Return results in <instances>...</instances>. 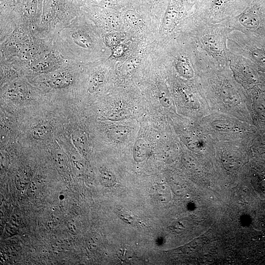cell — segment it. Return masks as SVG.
Segmentation results:
<instances>
[{"label":"cell","instance_id":"7","mask_svg":"<svg viewBox=\"0 0 265 265\" xmlns=\"http://www.w3.org/2000/svg\"><path fill=\"white\" fill-rule=\"evenodd\" d=\"M123 0H79L80 7L88 6L102 8L117 7Z\"/></svg>","mask_w":265,"mask_h":265},{"label":"cell","instance_id":"8","mask_svg":"<svg viewBox=\"0 0 265 265\" xmlns=\"http://www.w3.org/2000/svg\"><path fill=\"white\" fill-rule=\"evenodd\" d=\"M74 145L80 152L85 151L87 145V139L85 132L80 129L74 130L71 134Z\"/></svg>","mask_w":265,"mask_h":265},{"label":"cell","instance_id":"23","mask_svg":"<svg viewBox=\"0 0 265 265\" xmlns=\"http://www.w3.org/2000/svg\"><path fill=\"white\" fill-rule=\"evenodd\" d=\"M53 159L58 167L60 169L65 168L67 160L65 155L61 151H56L53 155Z\"/></svg>","mask_w":265,"mask_h":265},{"label":"cell","instance_id":"6","mask_svg":"<svg viewBox=\"0 0 265 265\" xmlns=\"http://www.w3.org/2000/svg\"><path fill=\"white\" fill-rule=\"evenodd\" d=\"M124 17L128 24L135 29H141L144 26L141 15L133 8H128L124 12Z\"/></svg>","mask_w":265,"mask_h":265},{"label":"cell","instance_id":"3","mask_svg":"<svg viewBox=\"0 0 265 265\" xmlns=\"http://www.w3.org/2000/svg\"><path fill=\"white\" fill-rule=\"evenodd\" d=\"M183 8L182 0H168L161 24L163 31H170L175 27L182 13Z\"/></svg>","mask_w":265,"mask_h":265},{"label":"cell","instance_id":"5","mask_svg":"<svg viewBox=\"0 0 265 265\" xmlns=\"http://www.w3.org/2000/svg\"><path fill=\"white\" fill-rule=\"evenodd\" d=\"M73 77L70 71H63L51 75L48 80L49 86L55 89H61L70 85Z\"/></svg>","mask_w":265,"mask_h":265},{"label":"cell","instance_id":"11","mask_svg":"<svg viewBox=\"0 0 265 265\" xmlns=\"http://www.w3.org/2000/svg\"><path fill=\"white\" fill-rule=\"evenodd\" d=\"M222 162L226 169L233 170L237 169L240 165L241 159L237 154L227 152L223 156Z\"/></svg>","mask_w":265,"mask_h":265},{"label":"cell","instance_id":"22","mask_svg":"<svg viewBox=\"0 0 265 265\" xmlns=\"http://www.w3.org/2000/svg\"><path fill=\"white\" fill-rule=\"evenodd\" d=\"M16 0H0V17L8 16L11 12Z\"/></svg>","mask_w":265,"mask_h":265},{"label":"cell","instance_id":"24","mask_svg":"<svg viewBox=\"0 0 265 265\" xmlns=\"http://www.w3.org/2000/svg\"><path fill=\"white\" fill-rule=\"evenodd\" d=\"M104 43L108 47H111L117 45L118 36L115 33L108 32L104 36Z\"/></svg>","mask_w":265,"mask_h":265},{"label":"cell","instance_id":"31","mask_svg":"<svg viewBox=\"0 0 265 265\" xmlns=\"http://www.w3.org/2000/svg\"><path fill=\"white\" fill-rule=\"evenodd\" d=\"M148 3L152 5H158L160 3L162 0H146Z\"/></svg>","mask_w":265,"mask_h":265},{"label":"cell","instance_id":"10","mask_svg":"<svg viewBox=\"0 0 265 265\" xmlns=\"http://www.w3.org/2000/svg\"><path fill=\"white\" fill-rule=\"evenodd\" d=\"M22 83H15L12 84L7 89L6 94L8 98L12 99H22L27 94V89Z\"/></svg>","mask_w":265,"mask_h":265},{"label":"cell","instance_id":"21","mask_svg":"<svg viewBox=\"0 0 265 265\" xmlns=\"http://www.w3.org/2000/svg\"><path fill=\"white\" fill-rule=\"evenodd\" d=\"M131 115L130 111L126 109L114 110L106 116V119L111 121H119L129 118Z\"/></svg>","mask_w":265,"mask_h":265},{"label":"cell","instance_id":"15","mask_svg":"<svg viewBox=\"0 0 265 265\" xmlns=\"http://www.w3.org/2000/svg\"><path fill=\"white\" fill-rule=\"evenodd\" d=\"M128 133V129L122 126L112 127L109 132L111 138L116 141L124 140L127 137Z\"/></svg>","mask_w":265,"mask_h":265},{"label":"cell","instance_id":"30","mask_svg":"<svg viewBox=\"0 0 265 265\" xmlns=\"http://www.w3.org/2000/svg\"><path fill=\"white\" fill-rule=\"evenodd\" d=\"M123 48L121 46L116 45L113 48L112 55L116 57H118L121 56L123 53Z\"/></svg>","mask_w":265,"mask_h":265},{"label":"cell","instance_id":"12","mask_svg":"<svg viewBox=\"0 0 265 265\" xmlns=\"http://www.w3.org/2000/svg\"><path fill=\"white\" fill-rule=\"evenodd\" d=\"M105 75L103 72L98 71L91 76L88 81V91L90 93L96 91L103 84Z\"/></svg>","mask_w":265,"mask_h":265},{"label":"cell","instance_id":"29","mask_svg":"<svg viewBox=\"0 0 265 265\" xmlns=\"http://www.w3.org/2000/svg\"><path fill=\"white\" fill-rule=\"evenodd\" d=\"M232 0H213L212 4L215 8H219L223 7Z\"/></svg>","mask_w":265,"mask_h":265},{"label":"cell","instance_id":"28","mask_svg":"<svg viewBox=\"0 0 265 265\" xmlns=\"http://www.w3.org/2000/svg\"><path fill=\"white\" fill-rule=\"evenodd\" d=\"M71 158L75 168L79 172L82 171L83 170V164L79 157L76 154H72Z\"/></svg>","mask_w":265,"mask_h":265},{"label":"cell","instance_id":"9","mask_svg":"<svg viewBox=\"0 0 265 265\" xmlns=\"http://www.w3.org/2000/svg\"><path fill=\"white\" fill-rule=\"evenodd\" d=\"M149 149L145 141L142 139H138L133 148V156L135 161L141 162L147 157Z\"/></svg>","mask_w":265,"mask_h":265},{"label":"cell","instance_id":"18","mask_svg":"<svg viewBox=\"0 0 265 265\" xmlns=\"http://www.w3.org/2000/svg\"><path fill=\"white\" fill-rule=\"evenodd\" d=\"M100 181L103 186L109 187L115 182V177L111 172L105 169L100 172Z\"/></svg>","mask_w":265,"mask_h":265},{"label":"cell","instance_id":"26","mask_svg":"<svg viewBox=\"0 0 265 265\" xmlns=\"http://www.w3.org/2000/svg\"><path fill=\"white\" fill-rule=\"evenodd\" d=\"M39 187V185L37 181H30L26 191L27 195L29 197L33 196L37 192Z\"/></svg>","mask_w":265,"mask_h":265},{"label":"cell","instance_id":"1","mask_svg":"<svg viewBox=\"0 0 265 265\" xmlns=\"http://www.w3.org/2000/svg\"><path fill=\"white\" fill-rule=\"evenodd\" d=\"M79 0H44L41 20L36 35L53 39L80 13Z\"/></svg>","mask_w":265,"mask_h":265},{"label":"cell","instance_id":"16","mask_svg":"<svg viewBox=\"0 0 265 265\" xmlns=\"http://www.w3.org/2000/svg\"><path fill=\"white\" fill-rule=\"evenodd\" d=\"M30 183V177L29 174L25 170L18 174L15 178V183L17 188L22 190Z\"/></svg>","mask_w":265,"mask_h":265},{"label":"cell","instance_id":"17","mask_svg":"<svg viewBox=\"0 0 265 265\" xmlns=\"http://www.w3.org/2000/svg\"><path fill=\"white\" fill-rule=\"evenodd\" d=\"M159 98L161 104L164 107H169L171 105V101L168 89L163 83H159L158 86Z\"/></svg>","mask_w":265,"mask_h":265},{"label":"cell","instance_id":"2","mask_svg":"<svg viewBox=\"0 0 265 265\" xmlns=\"http://www.w3.org/2000/svg\"><path fill=\"white\" fill-rule=\"evenodd\" d=\"M44 0H16L9 16L29 26L36 34L40 25Z\"/></svg>","mask_w":265,"mask_h":265},{"label":"cell","instance_id":"19","mask_svg":"<svg viewBox=\"0 0 265 265\" xmlns=\"http://www.w3.org/2000/svg\"><path fill=\"white\" fill-rule=\"evenodd\" d=\"M117 255L120 260L125 261L133 256L134 250L129 245L124 244L119 248Z\"/></svg>","mask_w":265,"mask_h":265},{"label":"cell","instance_id":"14","mask_svg":"<svg viewBox=\"0 0 265 265\" xmlns=\"http://www.w3.org/2000/svg\"><path fill=\"white\" fill-rule=\"evenodd\" d=\"M51 133V128L48 125L41 124L35 127L31 131L32 137L36 140L45 139Z\"/></svg>","mask_w":265,"mask_h":265},{"label":"cell","instance_id":"20","mask_svg":"<svg viewBox=\"0 0 265 265\" xmlns=\"http://www.w3.org/2000/svg\"><path fill=\"white\" fill-rule=\"evenodd\" d=\"M178 72L183 76L190 78L193 76V70L189 64L184 60H179L176 65Z\"/></svg>","mask_w":265,"mask_h":265},{"label":"cell","instance_id":"4","mask_svg":"<svg viewBox=\"0 0 265 265\" xmlns=\"http://www.w3.org/2000/svg\"><path fill=\"white\" fill-rule=\"evenodd\" d=\"M261 11V4L254 0L239 15L240 23L248 28H256L259 23Z\"/></svg>","mask_w":265,"mask_h":265},{"label":"cell","instance_id":"25","mask_svg":"<svg viewBox=\"0 0 265 265\" xmlns=\"http://www.w3.org/2000/svg\"><path fill=\"white\" fill-rule=\"evenodd\" d=\"M182 162L184 165L189 169H195L198 166L196 160L189 155H185L182 157Z\"/></svg>","mask_w":265,"mask_h":265},{"label":"cell","instance_id":"13","mask_svg":"<svg viewBox=\"0 0 265 265\" xmlns=\"http://www.w3.org/2000/svg\"><path fill=\"white\" fill-rule=\"evenodd\" d=\"M140 64V60L138 57H132L127 59L122 67V73L124 76L131 75Z\"/></svg>","mask_w":265,"mask_h":265},{"label":"cell","instance_id":"27","mask_svg":"<svg viewBox=\"0 0 265 265\" xmlns=\"http://www.w3.org/2000/svg\"><path fill=\"white\" fill-rule=\"evenodd\" d=\"M99 239L96 236H92L87 241L86 244L89 250L92 251L97 249L99 246Z\"/></svg>","mask_w":265,"mask_h":265}]
</instances>
